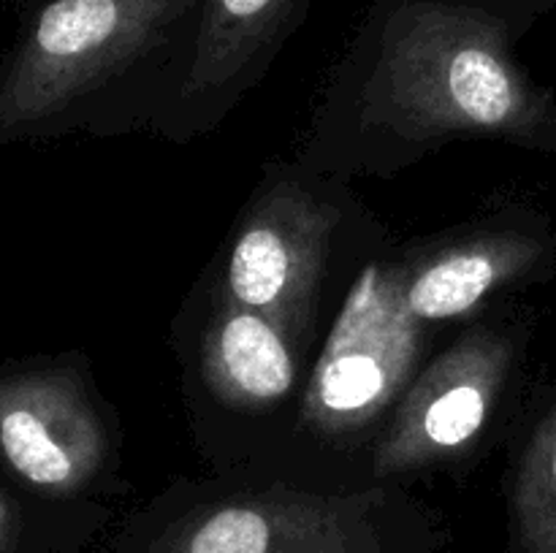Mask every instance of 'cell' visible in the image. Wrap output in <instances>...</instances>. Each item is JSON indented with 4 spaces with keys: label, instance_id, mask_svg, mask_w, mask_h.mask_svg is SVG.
I'll return each instance as SVG.
<instances>
[{
    "label": "cell",
    "instance_id": "obj_1",
    "mask_svg": "<svg viewBox=\"0 0 556 553\" xmlns=\"http://www.w3.org/2000/svg\"><path fill=\"white\" fill-rule=\"evenodd\" d=\"M556 0H375L315 106L296 160L389 179L459 141L556 155V92L519 43Z\"/></svg>",
    "mask_w": 556,
    "mask_h": 553
},
{
    "label": "cell",
    "instance_id": "obj_2",
    "mask_svg": "<svg viewBox=\"0 0 556 553\" xmlns=\"http://www.w3.org/2000/svg\"><path fill=\"white\" fill-rule=\"evenodd\" d=\"M201 0H43L0 60V144L152 130Z\"/></svg>",
    "mask_w": 556,
    "mask_h": 553
},
{
    "label": "cell",
    "instance_id": "obj_3",
    "mask_svg": "<svg viewBox=\"0 0 556 553\" xmlns=\"http://www.w3.org/2000/svg\"><path fill=\"white\" fill-rule=\"evenodd\" d=\"M112 553H448V531L394 483L329 488L206 472L130 510Z\"/></svg>",
    "mask_w": 556,
    "mask_h": 553
},
{
    "label": "cell",
    "instance_id": "obj_4",
    "mask_svg": "<svg viewBox=\"0 0 556 553\" xmlns=\"http://www.w3.org/2000/svg\"><path fill=\"white\" fill-rule=\"evenodd\" d=\"M318 345L199 276L172 320V350L190 437L210 472L286 470Z\"/></svg>",
    "mask_w": 556,
    "mask_h": 553
},
{
    "label": "cell",
    "instance_id": "obj_5",
    "mask_svg": "<svg viewBox=\"0 0 556 553\" xmlns=\"http://www.w3.org/2000/svg\"><path fill=\"white\" fill-rule=\"evenodd\" d=\"M389 239L348 179L275 157L201 274L237 304L320 339L356 271Z\"/></svg>",
    "mask_w": 556,
    "mask_h": 553
},
{
    "label": "cell",
    "instance_id": "obj_6",
    "mask_svg": "<svg viewBox=\"0 0 556 553\" xmlns=\"http://www.w3.org/2000/svg\"><path fill=\"white\" fill-rule=\"evenodd\" d=\"M535 329V309L508 298L445 339L375 439L367 483L413 488L432 475H454L514 432L530 396Z\"/></svg>",
    "mask_w": 556,
    "mask_h": 553
},
{
    "label": "cell",
    "instance_id": "obj_7",
    "mask_svg": "<svg viewBox=\"0 0 556 553\" xmlns=\"http://www.w3.org/2000/svg\"><path fill=\"white\" fill-rule=\"evenodd\" d=\"M125 428L81 350L0 363V475L54 502L123 497Z\"/></svg>",
    "mask_w": 556,
    "mask_h": 553
},
{
    "label": "cell",
    "instance_id": "obj_8",
    "mask_svg": "<svg viewBox=\"0 0 556 553\" xmlns=\"http://www.w3.org/2000/svg\"><path fill=\"white\" fill-rule=\"evenodd\" d=\"M556 276V220L530 201H500L445 231L405 239L402 307L451 339L494 304Z\"/></svg>",
    "mask_w": 556,
    "mask_h": 553
},
{
    "label": "cell",
    "instance_id": "obj_9",
    "mask_svg": "<svg viewBox=\"0 0 556 553\" xmlns=\"http://www.w3.org/2000/svg\"><path fill=\"white\" fill-rule=\"evenodd\" d=\"M309 0H201L182 81L152 133L185 146L212 133L264 81Z\"/></svg>",
    "mask_w": 556,
    "mask_h": 553
},
{
    "label": "cell",
    "instance_id": "obj_10",
    "mask_svg": "<svg viewBox=\"0 0 556 553\" xmlns=\"http://www.w3.org/2000/svg\"><path fill=\"white\" fill-rule=\"evenodd\" d=\"M508 553H556V380L527 396L510 432Z\"/></svg>",
    "mask_w": 556,
    "mask_h": 553
},
{
    "label": "cell",
    "instance_id": "obj_11",
    "mask_svg": "<svg viewBox=\"0 0 556 553\" xmlns=\"http://www.w3.org/2000/svg\"><path fill=\"white\" fill-rule=\"evenodd\" d=\"M112 513V504L36 497L0 475V553H85Z\"/></svg>",
    "mask_w": 556,
    "mask_h": 553
}]
</instances>
